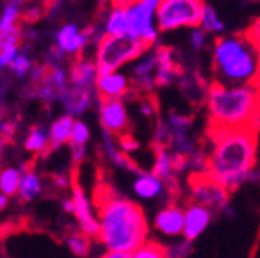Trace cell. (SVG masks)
<instances>
[{
	"label": "cell",
	"mask_w": 260,
	"mask_h": 258,
	"mask_svg": "<svg viewBox=\"0 0 260 258\" xmlns=\"http://www.w3.org/2000/svg\"><path fill=\"white\" fill-rule=\"evenodd\" d=\"M213 211L208 210L206 206L190 204L184 208V226H183V238L188 242H193L195 238H199L204 231L208 230V226L211 224V218H213Z\"/></svg>",
	"instance_id": "obj_16"
},
{
	"label": "cell",
	"mask_w": 260,
	"mask_h": 258,
	"mask_svg": "<svg viewBox=\"0 0 260 258\" xmlns=\"http://www.w3.org/2000/svg\"><path fill=\"white\" fill-rule=\"evenodd\" d=\"M161 0H132L125 6L126 20H128V37L136 38L150 49L157 45L161 33L155 22V11Z\"/></svg>",
	"instance_id": "obj_7"
},
{
	"label": "cell",
	"mask_w": 260,
	"mask_h": 258,
	"mask_svg": "<svg viewBox=\"0 0 260 258\" xmlns=\"http://www.w3.org/2000/svg\"><path fill=\"white\" fill-rule=\"evenodd\" d=\"M132 90L128 74L121 71L98 74L94 81V92L100 100H125Z\"/></svg>",
	"instance_id": "obj_10"
},
{
	"label": "cell",
	"mask_w": 260,
	"mask_h": 258,
	"mask_svg": "<svg viewBox=\"0 0 260 258\" xmlns=\"http://www.w3.org/2000/svg\"><path fill=\"white\" fill-rule=\"evenodd\" d=\"M170 141H172V134H170V128H168L167 121L159 119L157 125H155V130H154L155 148H168V146H170Z\"/></svg>",
	"instance_id": "obj_33"
},
{
	"label": "cell",
	"mask_w": 260,
	"mask_h": 258,
	"mask_svg": "<svg viewBox=\"0 0 260 258\" xmlns=\"http://www.w3.org/2000/svg\"><path fill=\"white\" fill-rule=\"evenodd\" d=\"M90 141V128L85 121L74 119L73 128H71V139L69 145H87Z\"/></svg>",
	"instance_id": "obj_30"
},
{
	"label": "cell",
	"mask_w": 260,
	"mask_h": 258,
	"mask_svg": "<svg viewBox=\"0 0 260 258\" xmlns=\"http://www.w3.org/2000/svg\"><path fill=\"white\" fill-rule=\"evenodd\" d=\"M249 181H256V182H260V168H255V170H253L251 179H249Z\"/></svg>",
	"instance_id": "obj_46"
},
{
	"label": "cell",
	"mask_w": 260,
	"mask_h": 258,
	"mask_svg": "<svg viewBox=\"0 0 260 258\" xmlns=\"http://www.w3.org/2000/svg\"><path fill=\"white\" fill-rule=\"evenodd\" d=\"M67 74H69V87L80 90H94V81H96L98 71L94 67L92 60L80 56L71 65V71Z\"/></svg>",
	"instance_id": "obj_19"
},
{
	"label": "cell",
	"mask_w": 260,
	"mask_h": 258,
	"mask_svg": "<svg viewBox=\"0 0 260 258\" xmlns=\"http://www.w3.org/2000/svg\"><path fill=\"white\" fill-rule=\"evenodd\" d=\"M71 155H73V161L76 165H80L81 161H85L87 145H71Z\"/></svg>",
	"instance_id": "obj_39"
},
{
	"label": "cell",
	"mask_w": 260,
	"mask_h": 258,
	"mask_svg": "<svg viewBox=\"0 0 260 258\" xmlns=\"http://www.w3.org/2000/svg\"><path fill=\"white\" fill-rule=\"evenodd\" d=\"M246 35H248V38L253 42V45L256 47V51H258V56H260V18L253 22V25L249 27V31L246 33Z\"/></svg>",
	"instance_id": "obj_37"
},
{
	"label": "cell",
	"mask_w": 260,
	"mask_h": 258,
	"mask_svg": "<svg viewBox=\"0 0 260 258\" xmlns=\"http://www.w3.org/2000/svg\"><path fill=\"white\" fill-rule=\"evenodd\" d=\"M146 45L141 44L136 38L128 37H103L96 44L94 53V67L98 74L121 71L125 65L132 63L136 58H139L146 51Z\"/></svg>",
	"instance_id": "obj_5"
},
{
	"label": "cell",
	"mask_w": 260,
	"mask_h": 258,
	"mask_svg": "<svg viewBox=\"0 0 260 258\" xmlns=\"http://www.w3.org/2000/svg\"><path fill=\"white\" fill-rule=\"evenodd\" d=\"M87 45H89V40H87L85 33L80 31V27L76 24L61 25L56 31V35H54V47L58 51H61L65 56L67 54L78 56V54L83 53V49Z\"/></svg>",
	"instance_id": "obj_17"
},
{
	"label": "cell",
	"mask_w": 260,
	"mask_h": 258,
	"mask_svg": "<svg viewBox=\"0 0 260 258\" xmlns=\"http://www.w3.org/2000/svg\"><path fill=\"white\" fill-rule=\"evenodd\" d=\"M24 148L31 153H47L49 152V137L47 130L42 126H32L24 141Z\"/></svg>",
	"instance_id": "obj_25"
},
{
	"label": "cell",
	"mask_w": 260,
	"mask_h": 258,
	"mask_svg": "<svg viewBox=\"0 0 260 258\" xmlns=\"http://www.w3.org/2000/svg\"><path fill=\"white\" fill-rule=\"evenodd\" d=\"M191 249V242L184 240L183 242H177V244H172V246H165V251H167V256L168 258H186L190 254Z\"/></svg>",
	"instance_id": "obj_35"
},
{
	"label": "cell",
	"mask_w": 260,
	"mask_h": 258,
	"mask_svg": "<svg viewBox=\"0 0 260 258\" xmlns=\"http://www.w3.org/2000/svg\"><path fill=\"white\" fill-rule=\"evenodd\" d=\"M74 117L69 114H63V116L56 117L51 126L47 130V137H49V150L54 152V150L61 148L63 145H67L71 139V128H73Z\"/></svg>",
	"instance_id": "obj_21"
},
{
	"label": "cell",
	"mask_w": 260,
	"mask_h": 258,
	"mask_svg": "<svg viewBox=\"0 0 260 258\" xmlns=\"http://www.w3.org/2000/svg\"><path fill=\"white\" fill-rule=\"evenodd\" d=\"M199 27L206 33L208 37H222L224 31H226V24L220 18L219 11L215 8H211L210 4H204L203 13H201V20Z\"/></svg>",
	"instance_id": "obj_24"
},
{
	"label": "cell",
	"mask_w": 260,
	"mask_h": 258,
	"mask_svg": "<svg viewBox=\"0 0 260 258\" xmlns=\"http://www.w3.org/2000/svg\"><path fill=\"white\" fill-rule=\"evenodd\" d=\"M130 258H168V256L162 244L155 242V240H146L138 249L130 253Z\"/></svg>",
	"instance_id": "obj_27"
},
{
	"label": "cell",
	"mask_w": 260,
	"mask_h": 258,
	"mask_svg": "<svg viewBox=\"0 0 260 258\" xmlns=\"http://www.w3.org/2000/svg\"><path fill=\"white\" fill-rule=\"evenodd\" d=\"M98 2H100V4H105V2H107V0H98Z\"/></svg>",
	"instance_id": "obj_48"
},
{
	"label": "cell",
	"mask_w": 260,
	"mask_h": 258,
	"mask_svg": "<svg viewBox=\"0 0 260 258\" xmlns=\"http://www.w3.org/2000/svg\"><path fill=\"white\" fill-rule=\"evenodd\" d=\"M96 98L98 96L94 90H80V89H73V87H67L60 94V100L58 101L63 107L65 114H69L74 119H78V117L83 116L92 107Z\"/></svg>",
	"instance_id": "obj_18"
},
{
	"label": "cell",
	"mask_w": 260,
	"mask_h": 258,
	"mask_svg": "<svg viewBox=\"0 0 260 258\" xmlns=\"http://www.w3.org/2000/svg\"><path fill=\"white\" fill-rule=\"evenodd\" d=\"M20 38H22V31L18 27H13L9 31H0V49L6 47L8 44H20Z\"/></svg>",
	"instance_id": "obj_36"
},
{
	"label": "cell",
	"mask_w": 260,
	"mask_h": 258,
	"mask_svg": "<svg viewBox=\"0 0 260 258\" xmlns=\"http://www.w3.org/2000/svg\"><path fill=\"white\" fill-rule=\"evenodd\" d=\"M211 73L219 83L260 81V56L248 35H222L211 44Z\"/></svg>",
	"instance_id": "obj_4"
},
{
	"label": "cell",
	"mask_w": 260,
	"mask_h": 258,
	"mask_svg": "<svg viewBox=\"0 0 260 258\" xmlns=\"http://www.w3.org/2000/svg\"><path fill=\"white\" fill-rule=\"evenodd\" d=\"M6 145H8V141H6L4 137H0V163H2V157H4V148Z\"/></svg>",
	"instance_id": "obj_45"
},
{
	"label": "cell",
	"mask_w": 260,
	"mask_h": 258,
	"mask_svg": "<svg viewBox=\"0 0 260 258\" xmlns=\"http://www.w3.org/2000/svg\"><path fill=\"white\" fill-rule=\"evenodd\" d=\"M20 168H4L0 170V194H4L6 197H13L18 191V182H20Z\"/></svg>",
	"instance_id": "obj_26"
},
{
	"label": "cell",
	"mask_w": 260,
	"mask_h": 258,
	"mask_svg": "<svg viewBox=\"0 0 260 258\" xmlns=\"http://www.w3.org/2000/svg\"><path fill=\"white\" fill-rule=\"evenodd\" d=\"M22 2H29V0H22Z\"/></svg>",
	"instance_id": "obj_49"
},
{
	"label": "cell",
	"mask_w": 260,
	"mask_h": 258,
	"mask_svg": "<svg viewBox=\"0 0 260 258\" xmlns=\"http://www.w3.org/2000/svg\"><path fill=\"white\" fill-rule=\"evenodd\" d=\"M44 190V182H42V177L35 172V170H22L20 174V182H18V191L16 195L22 199V201L29 202L35 201L38 195Z\"/></svg>",
	"instance_id": "obj_23"
},
{
	"label": "cell",
	"mask_w": 260,
	"mask_h": 258,
	"mask_svg": "<svg viewBox=\"0 0 260 258\" xmlns=\"http://www.w3.org/2000/svg\"><path fill=\"white\" fill-rule=\"evenodd\" d=\"M103 33L105 37H125L128 35V20H126V13L123 6H112L110 11L105 16V24H103Z\"/></svg>",
	"instance_id": "obj_22"
},
{
	"label": "cell",
	"mask_w": 260,
	"mask_h": 258,
	"mask_svg": "<svg viewBox=\"0 0 260 258\" xmlns=\"http://www.w3.org/2000/svg\"><path fill=\"white\" fill-rule=\"evenodd\" d=\"M155 53V87H170L177 83L181 78V67L175 58V53L170 47L154 45Z\"/></svg>",
	"instance_id": "obj_14"
},
{
	"label": "cell",
	"mask_w": 260,
	"mask_h": 258,
	"mask_svg": "<svg viewBox=\"0 0 260 258\" xmlns=\"http://www.w3.org/2000/svg\"><path fill=\"white\" fill-rule=\"evenodd\" d=\"M204 0H161L155 11L159 33L199 27Z\"/></svg>",
	"instance_id": "obj_6"
},
{
	"label": "cell",
	"mask_w": 260,
	"mask_h": 258,
	"mask_svg": "<svg viewBox=\"0 0 260 258\" xmlns=\"http://www.w3.org/2000/svg\"><path fill=\"white\" fill-rule=\"evenodd\" d=\"M8 204H9V197H6L4 194H0V211L6 210V208H8Z\"/></svg>",
	"instance_id": "obj_44"
},
{
	"label": "cell",
	"mask_w": 260,
	"mask_h": 258,
	"mask_svg": "<svg viewBox=\"0 0 260 258\" xmlns=\"http://www.w3.org/2000/svg\"><path fill=\"white\" fill-rule=\"evenodd\" d=\"M67 247L74 256L87 258L90 253V238L85 237L83 233H74L67 237Z\"/></svg>",
	"instance_id": "obj_28"
},
{
	"label": "cell",
	"mask_w": 260,
	"mask_h": 258,
	"mask_svg": "<svg viewBox=\"0 0 260 258\" xmlns=\"http://www.w3.org/2000/svg\"><path fill=\"white\" fill-rule=\"evenodd\" d=\"M18 18H20V8L6 2L2 8V15H0V31H9V29L16 27Z\"/></svg>",
	"instance_id": "obj_29"
},
{
	"label": "cell",
	"mask_w": 260,
	"mask_h": 258,
	"mask_svg": "<svg viewBox=\"0 0 260 258\" xmlns=\"http://www.w3.org/2000/svg\"><path fill=\"white\" fill-rule=\"evenodd\" d=\"M130 2H132V0H112V6H123V8H125Z\"/></svg>",
	"instance_id": "obj_47"
},
{
	"label": "cell",
	"mask_w": 260,
	"mask_h": 258,
	"mask_svg": "<svg viewBox=\"0 0 260 258\" xmlns=\"http://www.w3.org/2000/svg\"><path fill=\"white\" fill-rule=\"evenodd\" d=\"M210 128H253L260 126V81L228 85L213 81L204 94Z\"/></svg>",
	"instance_id": "obj_3"
},
{
	"label": "cell",
	"mask_w": 260,
	"mask_h": 258,
	"mask_svg": "<svg viewBox=\"0 0 260 258\" xmlns=\"http://www.w3.org/2000/svg\"><path fill=\"white\" fill-rule=\"evenodd\" d=\"M63 210L67 211V213H73V211H74L73 199H65V201H63Z\"/></svg>",
	"instance_id": "obj_43"
},
{
	"label": "cell",
	"mask_w": 260,
	"mask_h": 258,
	"mask_svg": "<svg viewBox=\"0 0 260 258\" xmlns=\"http://www.w3.org/2000/svg\"><path fill=\"white\" fill-rule=\"evenodd\" d=\"M152 174L157 175L159 179L172 184L177 175V159L175 153L170 148H155L154 163H152Z\"/></svg>",
	"instance_id": "obj_20"
},
{
	"label": "cell",
	"mask_w": 260,
	"mask_h": 258,
	"mask_svg": "<svg viewBox=\"0 0 260 258\" xmlns=\"http://www.w3.org/2000/svg\"><path fill=\"white\" fill-rule=\"evenodd\" d=\"M155 53L154 47L146 49L139 58L132 61L130 69V83L132 89H138L141 92H152L155 89Z\"/></svg>",
	"instance_id": "obj_12"
},
{
	"label": "cell",
	"mask_w": 260,
	"mask_h": 258,
	"mask_svg": "<svg viewBox=\"0 0 260 258\" xmlns=\"http://www.w3.org/2000/svg\"><path fill=\"white\" fill-rule=\"evenodd\" d=\"M73 204H74L73 215L76 217L78 226H80V231L85 235V237L96 238L98 231H100V224H98V213L94 211L92 202H90V199L87 197V194L83 191V188H81V186L74 184V188H73Z\"/></svg>",
	"instance_id": "obj_11"
},
{
	"label": "cell",
	"mask_w": 260,
	"mask_h": 258,
	"mask_svg": "<svg viewBox=\"0 0 260 258\" xmlns=\"http://www.w3.org/2000/svg\"><path fill=\"white\" fill-rule=\"evenodd\" d=\"M16 132L15 121H0V137H4L6 141H11Z\"/></svg>",
	"instance_id": "obj_38"
},
{
	"label": "cell",
	"mask_w": 260,
	"mask_h": 258,
	"mask_svg": "<svg viewBox=\"0 0 260 258\" xmlns=\"http://www.w3.org/2000/svg\"><path fill=\"white\" fill-rule=\"evenodd\" d=\"M53 184L56 188H60V190H65L67 186H71V177L67 174H63V172H58V174L53 175Z\"/></svg>",
	"instance_id": "obj_40"
},
{
	"label": "cell",
	"mask_w": 260,
	"mask_h": 258,
	"mask_svg": "<svg viewBox=\"0 0 260 258\" xmlns=\"http://www.w3.org/2000/svg\"><path fill=\"white\" fill-rule=\"evenodd\" d=\"M256 132L253 128H210L204 175L228 191L248 182L256 168Z\"/></svg>",
	"instance_id": "obj_1"
},
{
	"label": "cell",
	"mask_w": 260,
	"mask_h": 258,
	"mask_svg": "<svg viewBox=\"0 0 260 258\" xmlns=\"http://www.w3.org/2000/svg\"><path fill=\"white\" fill-rule=\"evenodd\" d=\"M130 186H132V194L139 201L145 202H155L157 199H162L168 194V188H170L167 181H162L157 175H154L152 172H146V170H139L134 175V181Z\"/></svg>",
	"instance_id": "obj_15"
},
{
	"label": "cell",
	"mask_w": 260,
	"mask_h": 258,
	"mask_svg": "<svg viewBox=\"0 0 260 258\" xmlns=\"http://www.w3.org/2000/svg\"><path fill=\"white\" fill-rule=\"evenodd\" d=\"M100 258H130L128 253H118V251H105Z\"/></svg>",
	"instance_id": "obj_42"
},
{
	"label": "cell",
	"mask_w": 260,
	"mask_h": 258,
	"mask_svg": "<svg viewBox=\"0 0 260 258\" xmlns=\"http://www.w3.org/2000/svg\"><path fill=\"white\" fill-rule=\"evenodd\" d=\"M98 240L107 251L132 253L148 240V220L136 201L114 190H105L98 199Z\"/></svg>",
	"instance_id": "obj_2"
},
{
	"label": "cell",
	"mask_w": 260,
	"mask_h": 258,
	"mask_svg": "<svg viewBox=\"0 0 260 258\" xmlns=\"http://www.w3.org/2000/svg\"><path fill=\"white\" fill-rule=\"evenodd\" d=\"M139 109H141V114L143 116H154L155 114V105L152 98H143L141 103H139Z\"/></svg>",
	"instance_id": "obj_41"
},
{
	"label": "cell",
	"mask_w": 260,
	"mask_h": 258,
	"mask_svg": "<svg viewBox=\"0 0 260 258\" xmlns=\"http://www.w3.org/2000/svg\"><path fill=\"white\" fill-rule=\"evenodd\" d=\"M9 69H11L13 76L25 78V76H29V73H31L32 61H31V58L25 54V51H20L18 56H16L15 60H13V63L9 65Z\"/></svg>",
	"instance_id": "obj_31"
},
{
	"label": "cell",
	"mask_w": 260,
	"mask_h": 258,
	"mask_svg": "<svg viewBox=\"0 0 260 258\" xmlns=\"http://www.w3.org/2000/svg\"><path fill=\"white\" fill-rule=\"evenodd\" d=\"M184 208L177 204H167L154 215V231L165 238L183 237Z\"/></svg>",
	"instance_id": "obj_13"
},
{
	"label": "cell",
	"mask_w": 260,
	"mask_h": 258,
	"mask_svg": "<svg viewBox=\"0 0 260 258\" xmlns=\"http://www.w3.org/2000/svg\"><path fill=\"white\" fill-rule=\"evenodd\" d=\"M208 42H210V37L201 27L188 29V45L193 53H201L203 49H206Z\"/></svg>",
	"instance_id": "obj_32"
},
{
	"label": "cell",
	"mask_w": 260,
	"mask_h": 258,
	"mask_svg": "<svg viewBox=\"0 0 260 258\" xmlns=\"http://www.w3.org/2000/svg\"><path fill=\"white\" fill-rule=\"evenodd\" d=\"M98 114L102 130L119 137L128 130V109L125 100H98Z\"/></svg>",
	"instance_id": "obj_9"
},
{
	"label": "cell",
	"mask_w": 260,
	"mask_h": 258,
	"mask_svg": "<svg viewBox=\"0 0 260 258\" xmlns=\"http://www.w3.org/2000/svg\"><path fill=\"white\" fill-rule=\"evenodd\" d=\"M18 53H20V45L16 44V42L8 44L6 47L0 49V71H2V69H8L9 65L13 63V60L18 56Z\"/></svg>",
	"instance_id": "obj_34"
},
{
	"label": "cell",
	"mask_w": 260,
	"mask_h": 258,
	"mask_svg": "<svg viewBox=\"0 0 260 258\" xmlns=\"http://www.w3.org/2000/svg\"><path fill=\"white\" fill-rule=\"evenodd\" d=\"M190 199L191 202L201 206H206L208 210L226 211L230 206V191L224 190L222 186L208 179L204 174H197L190 181Z\"/></svg>",
	"instance_id": "obj_8"
}]
</instances>
